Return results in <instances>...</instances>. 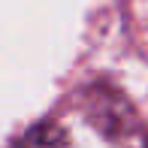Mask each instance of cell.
<instances>
[{
	"label": "cell",
	"instance_id": "1",
	"mask_svg": "<svg viewBox=\"0 0 148 148\" xmlns=\"http://www.w3.org/2000/svg\"><path fill=\"white\" fill-rule=\"evenodd\" d=\"M12 148H73V145H70L66 133L60 130L55 121H39L30 130H24L12 142Z\"/></svg>",
	"mask_w": 148,
	"mask_h": 148
}]
</instances>
